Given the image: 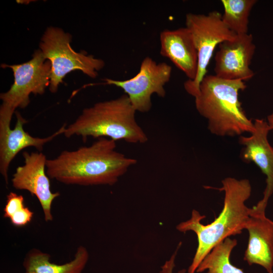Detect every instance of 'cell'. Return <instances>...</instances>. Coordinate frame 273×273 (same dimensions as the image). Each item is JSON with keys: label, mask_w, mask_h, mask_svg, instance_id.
<instances>
[{"label": "cell", "mask_w": 273, "mask_h": 273, "mask_svg": "<svg viewBox=\"0 0 273 273\" xmlns=\"http://www.w3.org/2000/svg\"><path fill=\"white\" fill-rule=\"evenodd\" d=\"M224 13L222 20L236 35L248 33L249 17L255 0H222Z\"/></svg>", "instance_id": "e0dca14e"}, {"label": "cell", "mask_w": 273, "mask_h": 273, "mask_svg": "<svg viewBox=\"0 0 273 273\" xmlns=\"http://www.w3.org/2000/svg\"><path fill=\"white\" fill-rule=\"evenodd\" d=\"M181 245V242H180L177 245L175 251L171 255L169 259L166 260L161 266V269L158 273H173L174 268L175 266V261L178 251ZM177 273H187V270L183 268L179 270Z\"/></svg>", "instance_id": "ffe728a7"}, {"label": "cell", "mask_w": 273, "mask_h": 273, "mask_svg": "<svg viewBox=\"0 0 273 273\" xmlns=\"http://www.w3.org/2000/svg\"><path fill=\"white\" fill-rule=\"evenodd\" d=\"M246 88L241 80H227L206 75L194 97L198 112L208 121V129L220 136L251 133L254 123L246 115L239 94Z\"/></svg>", "instance_id": "3957f363"}, {"label": "cell", "mask_w": 273, "mask_h": 273, "mask_svg": "<svg viewBox=\"0 0 273 273\" xmlns=\"http://www.w3.org/2000/svg\"><path fill=\"white\" fill-rule=\"evenodd\" d=\"M136 111L126 94L99 102L84 108L75 121L66 127V138H106L115 142L143 144L148 139L135 119Z\"/></svg>", "instance_id": "277c9868"}, {"label": "cell", "mask_w": 273, "mask_h": 273, "mask_svg": "<svg viewBox=\"0 0 273 273\" xmlns=\"http://www.w3.org/2000/svg\"><path fill=\"white\" fill-rule=\"evenodd\" d=\"M24 164L18 166L13 175V187L17 190H26L35 196L41 206L45 220L52 221V205L60 196L51 189L49 177L46 172L47 158L42 153L24 151L22 153Z\"/></svg>", "instance_id": "9c48e42d"}, {"label": "cell", "mask_w": 273, "mask_h": 273, "mask_svg": "<svg viewBox=\"0 0 273 273\" xmlns=\"http://www.w3.org/2000/svg\"><path fill=\"white\" fill-rule=\"evenodd\" d=\"M50 254L33 249L27 254L23 266L25 273H81L88 260L86 248L78 247L74 258L64 264H57L50 261Z\"/></svg>", "instance_id": "9a60e30c"}, {"label": "cell", "mask_w": 273, "mask_h": 273, "mask_svg": "<svg viewBox=\"0 0 273 273\" xmlns=\"http://www.w3.org/2000/svg\"><path fill=\"white\" fill-rule=\"evenodd\" d=\"M237 245V240L230 237L218 243L204 257L196 272L207 270V273H245L232 264L230 260L231 252Z\"/></svg>", "instance_id": "2e32d148"}, {"label": "cell", "mask_w": 273, "mask_h": 273, "mask_svg": "<svg viewBox=\"0 0 273 273\" xmlns=\"http://www.w3.org/2000/svg\"><path fill=\"white\" fill-rule=\"evenodd\" d=\"M116 148L115 141L100 138L90 146L63 151L56 158L47 159V174L66 185L112 186L137 162Z\"/></svg>", "instance_id": "6da1fadb"}, {"label": "cell", "mask_w": 273, "mask_h": 273, "mask_svg": "<svg viewBox=\"0 0 273 273\" xmlns=\"http://www.w3.org/2000/svg\"><path fill=\"white\" fill-rule=\"evenodd\" d=\"M72 36L57 27H48L39 43V49L52 65L49 90L55 93L69 73L79 70L95 78L105 65L101 59L84 52H76L71 47Z\"/></svg>", "instance_id": "8992f818"}, {"label": "cell", "mask_w": 273, "mask_h": 273, "mask_svg": "<svg viewBox=\"0 0 273 273\" xmlns=\"http://www.w3.org/2000/svg\"><path fill=\"white\" fill-rule=\"evenodd\" d=\"M171 66L165 62L157 63L150 57L142 61L139 72L133 77L124 80L105 78L103 84L121 88L136 112L146 113L152 108L153 94L164 98L165 86L170 80Z\"/></svg>", "instance_id": "ba28073f"}, {"label": "cell", "mask_w": 273, "mask_h": 273, "mask_svg": "<svg viewBox=\"0 0 273 273\" xmlns=\"http://www.w3.org/2000/svg\"><path fill=\"white\" fill-rule=\"evenodd\" d=\"M160 55L169 59L193 80L198 70V54L190 31L187 28L164 29L160 34Z\"/></svg>", "instance_id": "4fadbf2b"}, {"label": "cell", "mask_w": 273, "mask_h": 273, "mask_svg": "<svg viewBox=\"0 0 273 273\" xmlns=\"http://www.w3.org/2000/svg\"><path fill=\"white\" fill-rule=\"evenodd\" d=\"M185 23L197 50L198 64L195 78L188 79L184 85L186 91L195 97L198 93L200 82L207 75V68L215 48L237 35L227 27L222 20V14L216 11L206 15L188 13Z\"/></svg>", "instance_id": "52a82bcc"}, {"label": "cell", "mask_w": 273, "mask_h": 273, "mask_svg": "<svg viewBox=\"0 0 273 273\" xmlns=\"http://www.w3.org/2000/svg\"><path fill=\"white\" fill-rule=\"evenodd\" d=\"M221 184L222 187L217 189L224 192L223 206L213 221L203 224L201 221L205 216L193 209L191 218L176 226L180 232L193 231L197 237L198 246L187 273H195L204 257L216 245L232 236L241 234L246 229L250 213V208L245 204L252 191L249 180L228 177Z\"/></svg>", "instance_id": "7a4b0ae2"}, {"label": "cell", "mask_w": 273, "mask_h": 273, "mask_svg": "<svg viewBox=\"0 0 273 273\" xmlns=\"http://www.w3.org/2000/svg\"><path fill=\"white\" fill-rule=\"evenodd\" d=\"M215 56V75L227 80L247 81L254 73L250 67L255 51L250 34H238L219 45Z\"/></svg>", "instance_id": "30bf717a"}, {"label": "cell", "mask_w": 273, "mask_h": 273, "mask_svg": "<svg viewBox=\"0 0 273 273\" xmlns=\"http://www.w3.org/2000/svg\"><path fill=\"white\" fill-rule=\"evenodd\" d=\"M267 121L271 130H273V112L267 116Z\"/></svg>", "instance_id": "44dd1931"}, {"label": "cell", "mask_w": 273, "mask_h": 273, "mask_svg": "<svg viewBox=\"0 0 273 273\" xmlns=\"http://www.w3.org/2000/svg\"><path fill=\"white\" fill-rule=\"evenodd\" d=\"M25 206L23 196L10 192L7 196V201L4 209V217L10 218L15 213Z\"/></svg>", "instance_id": "ac0fdd59"}, {"label": "cell", "mask_w": 273, "mask_h": 273, "mask_svg": "<svg viewBox=\"0 0 273 273\" xmlns=\"http://www.w3.org/2000/svg\"><path fill=\"white\" fill-rule=\"evenodd\" d=\"M33 215V212L28 207L24 206L15 213L10 219L14 225L24 226L31 221Z\"/></svg>", "instance_id": "d6986e66"}, {"label": "cell", "mask_w": 273, "mask_h": 273, "mask_svg": "<svg viewBox=\"0 0 273 273\" xmlns=\"http://www.w3.org/2000/svg\"><path fill=\"white\" fill-rule=\"evenodd\" d=\"M253 123V131L249 136L241 135L239 142L244 146L243 159L253 162L266 176L263 198L255 205L257 208L265 210L273 194V147L268 140L271 129L263 119H256Z\"/></svg>", "instance_id": "8fae6325"}, {"label": "cell", "mask_w": 273, "mask_h": 273, "mask_svg": "<svg viewBox=\"0 0 273 273\" xmlns=\"http://www.w3.org/2000/svg\"><path fill=\"white\" fill-rule=\"evenodd\" d=\"M1 67L11 68L14 75L10 89L0 95V131L4 132L11 128L16 109L25 108L29 104L30 94L41 95L49 86L52 65L38 49L27 62L12 65L3 64Z\"/></svg>", "instance_id": "5b68a950"}, {"label": "cell", "mask_w": 273, "mask_h": 273, "mask_svg": "<svg viewBox=\"0 0 273 273\" xmlns=\"http://www.w3.org/2000/svg\"><path fill=\"white\" fill-rule=\"evenodd\" d=\"M249 239L244 260L249 265L257 264L267 273L273 268V221L265 215V211L254 206L246 226Z\"/></svg>", "instance_id": "7c38bea8"}, {"label": "cell", "mask_w": 273, "mask_h": 273, "mask_svg": "<svg viewBox=\"0 0 273 273\" xmlns=\"http://www.w3.org/2000/svg\"><path fill=\"white\" fill-rule=\"evenodd\" d=\"M15 114L17 120L14 128H10L0 135V172L7 185L10 164L18 153L29 147H34L41 151L46 143L63 134L66 127V124H64L57 131L46 138L34 137L24 129L23 126L27 120L19 112L16 111Z\"/></svg>", "instance_id": "5bb4252c"}]
</instances>
